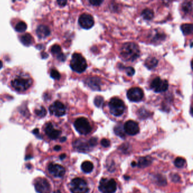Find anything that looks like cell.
I'll return each instance as SVG.
<instances>
[{"instance_id": "cell-39", "label": "cell", "mask_w": 193, "mask_h": 193, "mask_svg": "<svg viewBox=\"0 0 193 193\" xmlns=\"http://www.w3.org/2000/svg\"><path fill=\"white\" fill-rule=\"evenodd\" d=\"M57 3L61 6H64L66 5V4L67 3V1H64V0H60V1H57Z\"/></svg>"}, {"instance_id": "cell-15", "label": "cell", "mask_w": 193, "mask_h": 193, "mask_svg": "<svg viewBox=\"0 0 193 193\" xmlns=\"http://www.w3.org/2000/svg\"><path fill=\"white\" fill-rule=\"evenodd\" d=\"M45 131L48 137L52 140H56L58 138L61 133L60 130L54 129L52 124L51 122L46 124Z\"/></svg>"}, {"instance_id": "cell-37", "label": "cell", "mask_w": 193, "mask_h": 193, "mask_svg": "<svg viewBox=\"0 0 193 193\" xmlns=\"http://www.w3.org/2000/svg\"><path fill=\"white\" fill-rule=\"evenodd\" d=\"M103 1H97V0L90 1V3L94 6H99L101 5V3H103Z\"/></svg>"}, {"instance_id": "cell-42", "label": "cell", "mask_w": 193, "mask_h": 193, "mask_svg": "<svg viewBox=\"0 0 193 193\" xmlns=\"http://www.w3.org/2000/svg\"><path fill=\"white\" fill-rule=\"evenodd\" d=\"M42 57H43V58H47V57H48V54L46 53H44V52H43V53H42Z\"/></svg>"}, {"instance_id": "cell-30", "label": "cell", "mask_w": 193, "mask_h": 193, "mask_svg": "<svg viewBox=\"0 0 193 193\" xmlns=\"http://www.w3.org/2000/svg\"><path fill=\"white\" fill-rule=\"evenodd\" d=\"M186 163V161L185 159H183L182 158H177L174 160V165L176 167L181 168L184 167L185 164Z\"/></svg>"}, {"instance_id": "cell-45", "label": "cell", "mask_w": 193, "mask_h": 193, "mask_svg": "<svg viewBox=\"0 0 193 193\" xmlns=\"http://www.w3.org/2000/svg\"><path fill=\"white\" fill-rule=\"evenodd\" d=\"M2 66H3V64H2V62L1 61H0V69H2Z\"/></svg>"}, {"instance_id": "cell-44", "label": "cell", "mask_w": 193, "mask_h": 193, "mask_svg": "<svg viewBox=\"0 0 193 193\" xmlns=\"http://www.w3.org/2000/svg\"><path fill=\"white\" fill-rule=\"evenodd\" d=\"M131 165H132V167H135L137 165V163L133 161L131 162Z\"/></svg>"}, {"instance_id": "cell-41", "label": "cell", "mask_w": 193, "mask_h": 193, "mask_svg": "<svg viewBox=\"0 0 193 193\" xmlns=\"http://www.w3.org/2000/svg\"><path fill=\"white\" fill-rule=\"evenodd\" d=\"M61 146H58V145H57V146H56L54 147V150H55L56 151L60 150H61Z\"/></svg>"}, {"instance_id": "cell-16", "label": "cell", "mask_w": 193, "mask_h": 193, "mask_svg": "<svg viewBox=\"0 0 193 193\" xmlns=\"http://www.w3.org/2000/svg\"><path fill=\"white\" fill-rule=\"evenodd\" d=\"M73 146L75 150L81 152H86L90 150L91 146L89 144L88 142L83 140H75L73 143Z\"/></svg>"}, {"instance_id": "cell-46", "label": "cell", "mask_w": 193, "mask_h": 193, "mask_svg": "<svg viewBox=\"0 0 193 193\" xmlns=\"http://www.w3.org/2000/svg\"><path fill=\"white\" fill-rule=\"evenodd\" d=\"M66 140V137H62V139L61 140V142H64V141Z\"/></svg>"}, {"instance_id": "cell-32", "label": "cell", "mask_w": 193, "mask_h": 193, "mask_svg": "<svg viewBox=\"0 0 193 193\" xmlns=\"http://www.w3.org/2000/svg\"><path fill=\"white\" fill-rule=\"evenodd\" d=\"M155 180L157 181L158 184H160V185H164L167 184V180H165V178L160 175L156 176Z\"/></svg>"}, {"instance_id": "cell-3", "label": "cell", "mask_w": 193, "mask_h": 193, "mask_svg": "<svg viewBox=\"0 0 193 193\" xmlns=\"http://www.w3.org/2000/svg\"><path fill=\"white\" fill-rule=\"evenodd\" d=\"M32 84V79L24 76H18L11 82V85L12 88L15 90L19 92L27 90Z\"/></svg>"}, {"instance_id": "cell-20", "label": "cell", "mask_w": 193, "mask_h": 193, "mask_svg": "<svg viewBox=\"0 0 193 193\" xmlns=\"http://www.w3.org/2000/svg\"><path fill=\"white\" fill-rule=\"evenodd\" d=\"M158 60L153 57H150L147 58L144 62L145 66L149 69H152L155 68L158 65Z\"/></svg>"}, {"instance_id": "cell-8", "label": "cell", "mask_w": 193, "mask_h": 193, "mask_svg": "<svg viewBox=\"0 0 193 193\" xmlns=\"http://www.w3.org/2000/svg\"><path fill=\"white\" fill-rule=\"evenodd\" d=\"M151 87L155 92H161L168 90L169 85L167 80H162L160 78L157 77L152 81Z\"/></svg>"}, {"instance_id": "cell-23", "label": "cell", "mask_w": 193, "mask_h": 193, "mask_svg": "<svg viewBox=\"0 0 193 193\" xmlns=\"http://www.w3.org/2000/svg\"><path fill=\"white\" fill-rule=\"evenodd\" d=\"M82 170L86 173H90L94 169V165L91 161H86L83 162L81 165Z\"/></svg>"}, {"instance_id": "cell-1", "label": "cell", "mask_w": 193, "mask_h": 193, "mask_svg": "<svg viewBox=\"0 0 193 193\" xmlns=\"http://www.w3.org/2000/svg\"><path fill=\"white\" fill-rule=\"evenodd\" d=\"M120 54L125 61H134L140 56V48L135 43H125L121 48Z\"/></svg>"}, {"instance_id": "cell-43", "label": "cell", "mask_w": 193, "mask_h": 193, "mask_svg": "<svg viewBox=\"0 0 193 193\" xmlns=\"http://www.w3.org/2000/svg\"><path fill=\"white\" fill-rule=\"evenodd\" d=\"M66 158V155L65 154H62L61 156H60V159H65Z\"/></svg>"}, {"instance_id": "cell-40", "label": "cell", "mask_w": 193, "mask_h": 193, "mask_svg": "<svg viewBox=\"0 0 193 193\" xmlns=\"http://www.w3.org/2000/svg\"><path fill=\"white\" fill-rule=\"evenodd\" d=\"M33 133L35 135H38L39 133V129H35L33 131Z\"/></svg>"}, {"instance_id": "cell-13", "label": "cell", "mask_w": 193, "mask_h": 193, "mask_svg": "<svg viewBox=\"0 0 193 193\" xmlns=\"http://www.w3.org/2000/svg\"><path fill=\"white\" fill-rule=\"evenodd\" d=\"M125 132L130 135H137L140 132V127L138 124L132 120L128 121L124 125Z\"/></svg>"}, {"instance_id": "cell-31", "label": "cell", "mask_w": 193, "mask_h": 193, "mask_svg": "<svg viewBox=\"0 0 193 193\" xmlns=\"http://www.w3.org/2000/svg\"><path fill=\"white\" fill-rule=\"evenodd\" d=\"M35 114L39 117H44L47 115V111L45 108L42 107L39 109H36L35 111Z\"/></svg>"}, {"instance_id": "cell-29", "label": "cell", "mask_w": 193, "mask_h": 193, "mask_svg": "<svg viewBox=\"0 0 193 193\" xmlns=\"http://www.w3.org/2000/svg\"><path fill=\"white\" fill-rule=\"evenodd\" d=\"M104 98L101 96H97L94 99V104L97 107L101 108L104 104Z\"/></svg>"}, {"instance_id": "cell-35", "label": "cell", "mask_w": 193, "mask_h": 193, "mask_svg": "<svg viewBox=\"0 0 193 193\" xmlns=\"http://www.w3.org/2000/svg\"><path fill=\"white\" fill-rule=\"evenodd\" d=\"M101 144L104 147H108L110 144V142L109 140L104 138L101 140Z\"/></svg>"}, {"instance_id": "cell-18", "label": "cell", "mask_w": 193, "mask_h": 193, "mask_svg": "<svg viewBox=\"0 0 193 193\" xmlns=\"http://www.w3.org/2000/svg\"><path fill=\"white\" fill-rule=\"evenodd\" d=\"M50 34V29L45 25H40L36 29V35L40 39H45Z\"/></svg>"}, {"instance_id": "cell-34", "label": "cell", "mask_w": 193, "mask_h": 193, "mask_svg": "<svg viewBox=\"0 0 193 193\" xmlns=\"http://www.w3.org/2000/svg\"><path fill=\"white\" fill-rule=\"evenodd\" d=\"M125 71H126V73L127 75L129 76H132L133 75L135 74V70L132 67H126Z\"/></svg>"}, {"instance_id": "cell-10", "label": "cell", "mask_w": 193, "mask_h": 193, "mask_svg": "<svg viewBox=\"0 0 193 193\" xmlns=\"http://www.w3.org/2000/svg\"><path fill=\"white\" fill-rule=\"evenodd\" d=\"M78 22L82 28L88 30L91 28L94 25V19L91 15L84 13L79 17Z\"/></svg>"}, {"instance_id": "cell-22", "label": "cell", "mask_w": 193, "mask_h": 193, "mask_svg": "<svg viewBox=\"0 0 193 193\" xmlns=\"http://www.w3.org/2000/svg\"><path fill=\"white\" fill-rule=\"evenodd\" d=\"M20 40L25 46H30L33 43V37L30 33H25L21 36Z\"/></svg>"}, {"instance_id": "cell-27", "label": "cell", "mask_w": 193, "mask_h": 193, "mask_svg": "<svg viewBox=\"0 0 193 193\" xmlns=\"http://www.w3.org/2000/svg\"><path fill=\"white\" fill-rule=\"evenodd\" d=\"M27 26L25 22H20L17 23L15 26V29L17 32H23L27 30Z\"/></svg>"}, {"instance_id": "cell-5", "label": "cell", "mask_w": 193, "mask_h": 193, "mask_svg": "<svg viewBox=\"0 0 193 193\" xmlns=\"http://www.w3.org/2000/svg\"><path fill=\"white\" fill-rule=\"evenodd\" d=\"M74 125L76 130L82 135H87L92 130V127L89 121L85 117L77 118L74 122Z\"/></svg>"}, {"instance_id": "cell-12", "label": "cell", "mask_w": 193, "mask_h": 193, "mask_svg": "<svg viewBox=\"0 0 193 193\" xmlns=\"http://www.w3.org/2000/svg\"><path fill=\"white\" fill-rule=\"evenodd\" d=\"M50 113L57 117H61L65 115L66 107L60 101H56L49 108Z\"/></svg>"}, {"instance_id": "cell-33", "label": "cell", "mask_w": 193, "mask_h": 193, "mask_svg": "<svg viewBox=\"0 0 193 193\" xmlns=\"http://www.w3.org/2000/svg\"><path fill=\"white\" fill-rule=\"evenodd\" d=\"M50 75L52 78L56 79V80H59L61 78V75L59 73V72L57 70H54V69H53L51 71Z\"/></svg>"}, {"instance_id": "cell-28", "label": "cell", "mask_w": 193, "mask_h": 193, "mask_svg": "<svg viewBox=\"0 0 193 193\" xmlns=\"http://www.w3.org/2000/svg\"><path fill=\"white\" fill-rule=\"evenodd\" d=\"M182 9L185 13L190 12L192 10V3L189 1L184 2L182 5Z\"/></svg>"}, {"instance_id": "cell-2", "label": "cell", "mask_w": 193, "mask_h": 193, "mask_svg": "<svg viewBox=\"0 0 193 193\" xmlns=\"http://www.w3.org/2000/svg\"><path fill=\"white\" fill-rule=\"evenodd\" d=\"M71 69L76 73H82L85 72L87 67L86 59L82 54L75 53L73 54L70 61Z\"/></svg>"}, {"instance_id": "cell-7", "label": "cell", "mask_w": 193, "mask_h": 193, "mask_svg": "<svg viewBox=\"0 0 193 193\" xmlns=\"http://www.w3.org/2000/svg\"><path fill=\"white\" fill-rule=\"evenodd\" d=\"M99 189L103 193H114L117 189V184L113 179L102 178L100 182Z\"/></svg>"}, {"instance_id": "cell-36", "label": "cell", "mask_w": 193, "mask_h": 193, "mask_svg": "<svg viewBox=\"0 0 193 193\" xmlns=\"http://www.w3.org/2000/svg\"><path fill=\"white\" fill-rule=\"evenodd\" d=\"M89 144L91 147H94L97 144V140L96 138H91L88 141Z\"/></svg>"}, {"instance_id": "cell-9", "label": "cell", "mask_w": 193, "mask_h": 193, "mask_svg": "<svg viewBox=\"0 0 193 193\" xmlns=\"http://www.w3.org/2000/svg\"><path fill=\"white\" fill-rule=\"evenodd\" d=\"M35 188L38 193H50L51 187L50 183L47 179L39 178L35 183Z\"/></svg>"}, {"instance_id": "cell-6", "label": "cell", "mask_w": 193, "mask_h": 193, "mask_svg": "<svg viewBox=\"0 0 193 193\" xmlns=\"http://www.w3.org/2000/svg\"><path fill=\"white\" fill-rule=\"evenodd\" d=\"M70 188L72 193H86L88 191L86 181L80 178L73 179L70 184Z\"/></svg>"}, {"instance_id": "cell-17", "label": "cell", "mask_w": 193, "mask_h": 193, "mask_svg": "<svg viewBox=\"0 0 193 193\" xmlns=\"http://www.w3.org/2000/svg\"><path fill=\"white\" fill-rule=\"evenodd\" d=\"M86 83L91 90L94 91H100L101 90V81L98 78H89L87 79Z\"/></svg>"}, {"instance_id": "cell-38", "label": "cell", "mask_w": 193, "mask_h": 193, "mask_svg": "<svg viewBox=\"0 0 193 193\" xmlns=\"http://www.w3.org/2000/svg\"><path fill=\"white\" fill-rule=\"evenodd\" d=\"M180 180V177L177 174H174L173 175V177H172V180L173 182L174 183H177V182H178Z\"/></svg>"}, {"instance_id": "cell-24", "label": "cell", "mask_w": 193, "mask_h": 193, "mask_svg": "<svg viewBox=\"0 0 193 193\" xmlns=\"http://www.w3.org/2000/svg\"><path fill=\"white\" fill-rule=\"evenodd\" d=\"M142 16L144 19L150 21L154 17V12L150 9H146L142 11Z\"/></svg>"}, {"instance_id": "cell-11", "label": "cell", "mask_w": 193, "mask_h": 193, "mask_svg": "<svg viewBox=\"0 0 193 193\" xmlns=\"http://www.w3.org/2000/svg\"><path fill=\"white\" fill-rule=\"evenodd\" d=\"M143 96V91L139 87L131 88L127 92V97L131 101L139 102L142 100Z\"/></svg>"}, {"instance_id": "cell-14", "label": "cell", "mask_w": 193, "mask_h": 193, "mask_svg": "<svg viewBox=\"0 0 193 193\" xmlns=\"http://www.w3.org/2000/svg\"><path fill=\"white\" fill-rule=\"evenodd\" d=\"M48 171L56 177H62L65 173V169L62 166L53 163L49 165Z\"/></svg>"}, {"instance_id": "cell-4", "label": "cell", "mask_w": 193, "mask_h": 193, "mask_svg": "<svg viewBox=\"0 0 193 193\" xmlns=\"http://www.w3.org/2000/svg\"><path fill=\"white\" fill-rule=\"evenodd\" d=\"M109 107L110 113L116 117L121 116L124 113L125 109L124 101L116 97L110 99L109 103Z\"/></svg>"}, {"instance_id": "cell-21", "label": "cell", "mask_w": 193, "mask_h": 193, "mask_svg": "<svg viewBox=\"0 0 193 193\" xmlns=\"http://www.w3.org/2000/svg\"><path fill=\"white\" fill-rule=\"evenodd\" d=\"M152 163V159L149 156H146V157H142L140 158L138 166L140 168H145L147 166H149Z\"/></svg>"}, {"instance_id": "cell-25", "label": "cell", "mask_w": 193, "mask_h": 193, "mask_svg": "<svg viewBox=\"0 0 193 193\" xmlns=\"http://www.w3.org/2000/svg\"><path fill=\"white\" fill-rule=\"evenodd\" d=\"M115 133L121 138L124 139L125 138V132L124 129V126L122 124H119L116 125L114 128Z\"/></svg>"}, {"instance_id": "cell-19", "label": "cell", "mask_w": 193, "mask_h": 193, "mask_svg": "<svg viewBox=\"0 0 193 193\" xmlns=\"http://www.w3.org/2000/svg\"><path fill=\"white\" fill-rule=\"evenodd\" d=\"M51 51L53 55H55L57 57V58L61 61H64L65 60L66 57L65 56L64 54L62 53L61 51V48L60 45L57 44L54 45L51 47Z\"/></svg>"}, {"instance_id": "cell-26", "label": "cell", "mask_w": 193, "mask_h": 193, "mask_svg": "<svg viewBox=\"0 0 193 193\" xmlns=\"http://www.w3.org/2000/svg\"><path fill=\"white\" fill-rule=\"evenodd\" d=\"M181 29L184 35H190L193 32V24L189 23L183 24L181 26Z\"/></svg>"}]
</instances>
